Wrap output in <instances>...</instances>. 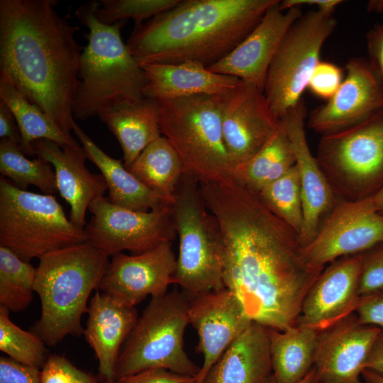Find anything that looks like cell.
<instances>
[{
    "instance_id": "5b68a950",
    "label": "cell",
    "mask_w": 383,
    "mask_h": 383,
    "mask_svg": "<svg viewBox=\"0 0 383 383\" xmlns=\"http://www.w3.org/2000/svg\"><path fill=\"white\" fill-rule=\"evenodd\" d=\"M99 2L89 1L75 15L85 26L87 45L81 56L79 79L74 117L84 121L106 107L123 101L144 99L147 76L123 43V21L112 25L99 21L96 15Z\"/></svg>"
},
{
    "instance_id": "d6a6232c",
    "label": "cell",
    "mask_w": 383,
    "mask_h": 383,
    "mask_svg": "<svg viewBox=\"0 0 383 383\" xmlns=\"http://www.w3.org/2000/svg\"><path fill=\"white\" fill-rule=\"evenodd\" d=\"M36 268L0 245V306L9 311L26 309L33 300Z\"/></svg>"
},
{
    "instance_id": "d4e9b609",
    "label": "cell",
    "mask_w": 383,
    "mask_h": 383,
    "mask_svg": "<svg viewBox=\"0 0 383 383\" xmlns=\"http://www.w3.org/2000/svg\"><path fill=\"white\" fill-rule=\"evenodd\" d=\"M272 374L269 329L252 321L223 352L202 383H267Z\"/></svg>"
},
{
    "instance_id": "52a82bcc",
    "label": "cell",
    "mask_w": 383,
    "mask_h": 383,
    "mask_svg": "<svg viewBox=\"0 0 383 383\" xmlns=\"http://www.w3.org/2000/svg\"><path fill=\"white\" fill-rule=\"evenodd\" d=\"M174 196L172 220L179 240L174 284L189 296L225 288L223 235L204 202L199 183L184 174Z\"/></svg>"
},
{
    "instance_id": "bcb514c9",
    "label": "cell",
    "mask_w": 383,
    "mask_h": 383,
    "mask_svg": "<svg viewBox=\"0 0 383 383\" xmlns=\"http://www.w3.org/2000/svg\"><path fill=\"white\" fill-rule=\"evenodd\" d=\"M365 369L383 375V329H381L365 364Z\"/></svg>"
},
{
    "instance_id": "7bdbcfd3",
    "label": "cell",
    "mask_w": 383,
    "mask_h": 383,
    "mask_svg": "<svg viewBox=\"0 0 383 383\" xmlns=\"http://www.w3.org/2000/svg\"><path fill=\"white\" fill-rule=\"evenodd\" d=\"M368 62L383 87V23H377L366 35Z\"/></svg>"
},
{
    "instance_id": "83f0119b",
    "label": "cell",
    "mask_w": 383,
    "mask_h": 383,
    "mask_svg": "<svg viewBox=\"0 0 383 383\" xmlns=\"http://www.w3.org/2000/svg\"><path fill=\"white\" fill-rule=\"evenodd\" d=\"M268 329L274 382H299L313 368L320 331L299 325Z\"/></svg>"
},
{
    "instance_id": "9a60e30c",
    "label": "cell",
    "mask_w": 383,
    "mask_h": 383,
    "mask_svg": "<svg viewBox=\"0 0 383 383\" xmlns=\"http://www.w3.org/2000/svg\"><path fill=\"white\" fill-rule=\"evenodd\" d=\"M177 257L172 242L139 254L112 256L99 289L122 303L135 306L147 296H161L174 284Z\"/></svg>"
},
{
    "instance_id": "8fae6325",
    "label": "cell",
    "mask_w": 383,
    "mask_h": 383,
    "mask_svg": "<svg viewBox=\"0 0 383 383\" xmlns=\"http://www.w3.org/2000/svg\"><path fill=\"white\" fill-rule=\"evenodd\" d=\"M331 13L318 10L303 13L286 33L269 67L264 94L281 119L301 100L320 61L326 40L336 27Z\"/></svg>"
},
{
    "instance_id": "ac0fdd59",
    "label": "cell",
    "mask_w": 383,
    "mask_h": 383,
    "mask_svg": "<svg viewBox=\"0 0 383 383\" xmlns=\"http://www.w3.org/2000/svg\"><path fill=\"white\" fill-rule=\"evenodd\" d=\"M361 266L362 253L329 263L306 294L296 325L322 331L354 313Z\"/></svg>"
},
{
    "instance_id": "4dcf8cb0",
    "label": "cell",
    "mask_w": 383,
    "mask_h": 383,
    "mask_svg": "<svg viewBox=\"0 0 383 383\" xmlns=\"http://www.w3.org/2000/svg\"><path fill=\"white\" fill-rule=\"evenodd\" d=\"M126 168L148 189L172 200L184 174L178 154L164 136L148 145Z\"/></svg>"
},
{
    "instance_id": "8992f818",
    "label": "cell",
    "mask_w": 383,
    "mask_h": 383,
    "mask_svg": "<svg viewBox=\"0 0 383 383\" xmlns=\"http://www.w3.org/2000/svg\"><path fill=\"white\" fill-rule=\"evenodd\" d=\"M158 101L159 127L178 154L184 174L199 183L233 178L218 96L196 95Z\"/></svg>"
},
{
    "instance_id": "b9f144b4",
    "label": "cell",
    "mask_w": 383,
    "mask_h": 383,
    "mask_svg": "<svg viewBox=\"0 0 383 383\" xmlns=\"http://www.w3.org/2000/svg\"><path fill=\"white\" fill-rule=\"evenodd\" d=\"M40 369L22 365L10 357H0V383H40Z\"/></svg>"
},
{
    "instance_id": "ee69618b",
    "label": "cell",
    "mask_w": 383,
    "mask_h": 383,
    "mask_svg": "<svg viewBox=\"0 0 383 383\" xmlns=\"http://www.w3.org/2000/svg\"><path fill=\"white\" fill-rule=\"evenodd\" d=\"M0 137L21 145L22 139L16 119L7 105L0 100Z\"/></svg>"
},
{
    "instance_id": "d6986e66",
    "label": "cell",
    "mask_w": 383,
    "mask_h": 383,
    "mask_svg": "<svg viewBox=\"0 0 383 383\" xmlns=\"http://www.w3.org/2000/svg\"><path fill=\"white\" fill-rule=\"evenodd\" d=\"M279 4L278 0L231 52L208 69L237 77L264 92L267 72L281 41L303 14L301 7L282 11Z\"/></svg>"
},
{
    "instance_id": "ab89813d",
    "label": "cell",
    "mask_w": 383,
    "mask_h": 383,
    "mask_svg": "<svg viewBox=\"0 0 383 383\" xmlns=\"http://www.w3.org/2000/svg\"><path fill=\"white\" fill-rule=\"evenodd\" d=\"M355 312L360 323L383 329V288L361 296Z\"/></svg>"
},
{
    "instance_id": "836d02e7",
    "label": "cell",
    "mask_w": 383,
    "mask_h": 383,
    "mask_svg": "<svg viewBox=\"0 0 383 383\" xmlns=\"http://www.w3.org/2000/svg\"><path fill=\"white\" fill-rule=\"evenodd\" d=\"M257 196L272 213L301 235L304 216L300 179L296 165L264 187Z\"/></svg>"
},
{
    "instance_id": "603a6c76",
    "label": "cell",
    "mask_w": 383,
    "mask_h": 383,
    "mask_svg": "<svg viewBox=\"0 0 383 383\" xmlns=\"http://www.w3.org/2000/svg\"><path fill=\"white\" fill-rule=\"evenodd\" d=\"M87 313L84 334L98 360L99 376L105 382H113L121 347L138 320L137 310L96 291Z\"/></svg>"
},
{
    "instance_id": "4fadbf2b",
    "label": "cell",
    "mask_w": 383,
    "mask_h": 383,
    "mask_svg": "<svg viewBox=\"0 0 383 383\" xmlns=\"http://www.w3.org/2000/svg\"><path fill=\"white\" fill-rule=\"evenodd\" d=\"M218 99L224 143L235 169L272 138L281 119L272 111L264 92L243 80Z\"/></svg>"
},
{
    "instance_id": "8d00e7d4",
    "label": "cell",
    "mask_w": 383,
    "mask_h": 383,
    "mask_svg": "<svg viewBox=\"0 0 383 383\" xmlns=\"http://www.w3.org/2000/svg\"><path fill=\"white\" fill-rule=\"evenodd\" d=\"M40 383H99L91 374L78 369L65 357H48L41 370Z\"/></svg>"
},
{
    "instance_id": "c3c4849f",
    "label": "cell",
    "mask_w": 383,
    "mask_h": 383,
    "mask_svg": "<svg viewBox=\"0 0 383 383\" xmlns=\"http://www.w3.org/2000/svg\"><path fill=\"white\" fill-rule=\"evenodd\" d=\"M362 375L367 383H383V375L371 370H364Z\"/></svg>"
},
{
    "instance_id": "816d5d0a",
    "label": "cell",
    "mask_w": 383,
    "mask_h": 383,
    "mask_svg": "<svg viewBox=\"0 0 383 383\" xmlns=\"http://www.w3.org/2000/svg\"><path fill=\"white\" fill-rule=\"evenodd\" d=\"M105 383H113V382H105Z\"/></svg>"
},
{
    "instance_id": "277c9868",
    "label": "cell",
    "mask_w": 383,
    "mask_h": 383,
    "mask_svg": "<svg viewBox=\"0 0 383 383\" xmlns=\"http://www.w3.org/2000/svg\"><path fill=\"white\" fill-rule=\"evenodd\" d=\"M39 260L33 288L40 299L41 314L33 332L53 347L68 335L84 333L81 319L87 313L90 294L99 289L107 270L109 256L86 242Z\"/></svg>"
},
{
    "instance_id": "f907efd6",
    "label": "cell",
    "mask_w": 383,
    "mask_h": 383,
    "mask_svg": "<svg viewBox=\"0 0 383 383\" xmlns=\"http://www.w3.org/2000/svg\"><path fill=\"white\" fill-rule=\"evenodd\" d=\"M267 383H275L272 374ZM298 383H316V377L314 368H313L311 371Z\"/></svg>"
},
{
    "instance_id": "2e32d148",
    "label": "cell",
    "mask_w": 383,
    "mask_h": 383,
    "mask_svg": "<svg viewBox=\"0 0 383 383\" xmlns=\"http://www.w3.org/2000/svg\"><path fill=\"white\" fill-rule=\"evenodd\" d=\"M189 320L199 337L203 363L196 377L202 383L211 367L252 321L238 298L223 288L189 296Z\"/></svg>"
},
{
    "instance_id": "44dd1931",
    "label": "cell",
    "mask_w": 383,
    "mask_h": 383,
    "mask_svg": "<svg viewBox=\"0 0 383 383\" xmlns=\"http://www.w3.org/2000/svg\"><path fill=\"white\" fill-rule=\"evenodd\" d=\"M306 115L305 104L301 99L281 118L292 144L300 179L304 221L299 239L302 247L313 240L338 202L316 157L310 151L305 131Z\"/></svg>"
},
{
    "instance_id": "3957f363",
    "label": "cell",
    "mask_w": 383,
    "mask_h": 383,
    "mask_svg": "<svg viewBox=\"0 0 383 383\" xmlns=\"http://www.w3.org/2000/svg\"><path fill=\"white\" fill-rule=\"evenodd\" d=\"M278 0H183L135 25L127 46L139 65L195 62L209 67L231 52Z\"/></svg>"
},
{
    "instance_id": "f35d334b",
    "label": "cell",
    "mask_w": 383,
    "mask_h": 383,
    "mask_svg": "<svg viewBox=\"0 0 383 383\" xmlns=\"http://www.w3.org/2000/svg\"><path fill=\"white\" fill-rule=\"evenodd\" d=\"M343 70L330 62L319 61L309 81L308 88L316 96L329 100L343 82Z\"/></svg>"
},
{
    "instance_id": "30bf717a",
    "label": "cell",
    "mask_w": 383,
    "mask_h": 383,
    "mask_svg": "<svg viewBox=\"0 0 383 383\" xmlns=\"http://www.w3.org/2000/svg\"><path fill=\"white\" fill-rule=\"evenodd\" d=\"M316 160L338 201L367 199L383 187V109L322 135Z\"/></svg>"
},
{
    "instance_id": "6da1fadb",
    "label": "cell",
    "mask_w": 383,
    "mask_h": 383,
    "mask_svg": "<svg viewBox=\"0 0 383 383\" xmlns=\"http://www.w3.org/2000/svg\"><path fill=\"white\" fill-rule=\"evenodd\" d=\"M199 190L222 232L225 288L252 321L280 331L296 326L324 268L311 267L297 233L234 178L199 183Z\"/></svg>"
},
{
    "instance_id": "1f68e13d",
    "label": "cell",
    "mask_w": 383,
    "mask_h": 383,
    "mask_svg": "<svg viewBox=\"0 0 383 383\" xmlns=\"http://www.w3.org/2000/svg\"><path fill=\"white\" fill-rule=\"evenodd\" d=\"M0 173L23 190L32 185L46 194L58 192L52 165L40 157L28 159L19 144L6 138L0 142Z\"/></svg>"
},
{
    "instance_id": "74e56055",
    "label": "cell",
    "mask_w": 383,
    "mask_h": 383,
    "mask_svg": "<svg viewBox=\"0 0 383 383\" xmlns=\"http://www.w3.org/2000/svg\"><path fill=\"white\" fill-rule=\"evenodd\" d=\"M383 288V242L362 252L360 296Z\"/></svg>"
},
{
    "instance_id": "484cf974",
    "label": "cell",
    "mask_w": 383,
    "mask_h": 383,
    "mask_svg": "<svg viewBox=\"0 0 383 383\" xmlns=\"http://www.w3.org/2000/svg\"><path fill=\"white\" fill-rule=\"evenodd\" d=\"M97 116L119 142L126 167L148 145L162 136L158 101L153 99L118 102L103 109Z\"/></svg>"
},
{
    "instance_id": "ffe728a7",
    "label": "cell",
    "mask_w": 383,
    "mask_h": 383,
    "mask_svg": "<svg viewBox=\"0 0 383 383\" xmlns=\"http://www.w3.org/2000/svg\"><path fill=\"white\" fill-rule=\"evenodd\" d=\"M380 330L360 323L352 313L320 331L313 366L316 383H362L360 376Z\"/></svg>"
},
{
    "instance_id": "cb8c5ba5",
    "label": "cell",
    "mask_w": 383,
    "mask_h": 383,
    "mask_svg": "<svg viewBox=\"0 0 383 383\" xmlns=\"http://www.w3.org/2000/svg\"><path fill=\"white\" fill-rule=\"evenodd\" d=\"M141 67L148 79L144 97L157 101L196 95L221 96L241 82L237 77L213 72L195 62L152 63Z\"/></svg>"
},
{
    "instance_id": "e0dca14e",
    "label": "cell",
    "mask_w": 383,
    "mask_h": 383,
    "mask_svg": "<svg viewBox=\"0 0 383 383\" xmlns=\"http://www.w3.org/2000/svg\"><path fill=\"white\" fill-rule=\"evenodd\" d=\"M335 94L313 110L308 127L322 135L357 124L383 109V87L367 60L350 58Z\"/></svg>"
},
{
    "instance_id": "ba28073f",
    "label": "cell",
    "mask_w": 383,
    "mask_h": 383,
    "mask_svg": "<svg viewBox=\"0 0 383 383\" xmlns=\"http://www.w3.org/2000/svg\"><path fill=\"white\" fill-rule=\"evenodd\" d=\"M189 304V295L182 290L151 298L124 343L115 380L151 368L196 378L201 367L189 357L184 345Z\"/></svg>"
},
{
    "instance_id": "7c38bea8",
    "label": "cell",
    "mask_w": 383,
    "mask_h": 383,
    "mask_svg": "<svg viewBox=\"0 0 383 383\" xmlns=\"http://www.w3.org/2000/svg\"><path fill=\"white\" fill-rule=\"evenodd\" d=\"M172 204L140 211L119 206L109 198L99 196L88 209L92 216L84 228L87 241L109 257L124 250L139 254L172 242L177 235Z\"/></svg>"
},
{
    "instance_id": "4316f807",
    "label": "cell",
    "mask_w": 383,
    "mask_h": 383,
    "mask_svg": "<svg viewBox=\"0 0 383 383\" xmlns=\"http://www.w3.org/2000/svg\"><path fill=\"white\" fill-rule=\"evenodd\" d=\"M73 132L87 153L88 159L99 169L108 186L109 201L126 209L148 211L174 200L154 192L141 183L122 164L100 149L75 123Z\"/></svg>"
},
{
    "instance_id": "5bb4252c",
    "label": "cell",
    "mask_w": 383,
    "mask_h": 383,
    "mask_svg": "<svg viewBox=\"0 0 383 383\" xmlns=\"http://www.w3.org/2000/svg\"><path fill=\"white\" fill-rule=\"evenodd\" d=\"M383 242V215L366 209L359 201H338L313 238L301 247L306 263L323 269L333 261L362 253Z\"/></svg>"
},
{
    "instance_id": "f6af8a7d",
    "label": "cell",
    "mask_w": 383,
    "mask_h": 383,
    "mask_svg": "<svg viewBox=\"0 0 383 383\" xmlns=\"http://www.w3.org/2000/svg\"><path fill=\"white\" fill-rule=\"evenodd\" d=\"M343 2L341 0H284L279 1V6L282 11H286L304 5L313 6L318 11L333 14L335 8Z\"/></svg>"
},
{
    "instance_id": "681fc988",
    "label": "cell",
    "mask_w": 383,
    "mask_h": 383,
    "mask_svg": "<svg viewBox=\"0 0 383 383\" xmlns=\"http://www.w3.org/2000/svg\"><path fill=\"white\" fill-rule=\"evenodd\" d=\"M369 12L383 13V0H371L367 3Z\"/></svg>"
},
{
    "instance_id": "7402d4cb",
    "label": "cell",
    "mask_w": 383,
    "mask_h": 383,
    "mask_svg": "<svg viewBox=\"0 0 383 383\" xmlns=\"http://www.w3.org/2000/svg\"><path fill=\"white\" fill-rule=\"evenodd\" d=\"M33 146L37 157L52 165L57 190L70 206V221L84 228L86 211L90 204L108 190L104 177L87 168L85 161L88 155L81 144L61 146L40 139L35 141Z\"/></svg>"
},
{
    "instance_id": "9c48e42d",
    "label": "cell",
    "mask_w": 383,
    "mask_h": 383,
    "mask_svg": "<svg viewBox=\"0 0 383 383\" xmlns=\"http://www.w3.org/2000/svg\"><path fill=\"white\" fill-rule=\"evenodd\" d=\"M86 242L84 229L67 218L52 194L23 190L0 177V245L30 262Z\"/></svg>"
},
{
    "instance_id": "7dc6e473",
    "label": "cell",
    "mask_w": 383,
    "mask_h": 383,
    "mask_svg": "<svg viewBox=\"0 0 383 383\" xmlns=\"http://www.w3.org/2000/svg\"><path fill=\"white\" fill-rule=\"evenodd\" d=\"M359 202L365 209L383 215V187L372 196Z\"/></svg>"
},
{
    "instance_id": "e575fe53",
    "label": "cell",
    "mask_w": 383,
    "mask_h": 383,
    "mask_svg": "<svg viewBox=\"0 0 383 383\" xmlns=\"http://www.w3.org/2000/svg\"><path fill=\"white\" fill-rule=\"evenodd\" d=\"M9 312L0 306V350L22 365L42 369L48 358L46 344L34 332L26 331L14 324Z\"/></svg>"
},
{
    "instance_id": "f546056e",
    "label": "cell",
    "mask_w": 383,
    "mask_h": 383,
    "mask_svg": "<svg viewBox=\"0 0 383 383\" xmlns=\"http://www.w3.org/2000/svg\"><path fill=\"white\" fill-rule=\"evenodd\" d=\"M295 164L292 144L281 119L276 133L252 158L235 169L233 178L257 194L267 185L286 174Z\"/></svg>"
},
{
    "instance_id": "7a4b0ae2",
    "label": "cell",
    "mask_w": 383,
    "mask_h": 383,
    "mask_svg": "<svg viewBox=\"0 0 383 383\" xmlns=\"http://www.w3.org/2000/svg\"><path fill=\"white\" fill-rule=\"evenodd\" d=\"M57 2L0 1V72L72 137L82 49L79 27L57 13Z\"/></svg>"
},
{
    "instance_id": "60d3db41",
    "label": "cell",
    "mask_w": 383,
    "mask_h": 383,
    "mask_svg": "<svg viewBox=\"0 0 383 383\" xmlns=\"http://www.w3.org/2000/svg\"><path fill=\"white\" fill-rule=\"evenodd\" d=\"M113 383H196L192 376L163 368H151L116 379Z\"/></svg>"
},
{
    "instance_id": "f1b7e54d",
    "label": "cell",
    "mask_w": 383,
    "mask_h": 383,
    "mask_svg": "<svg viewBox=\"0 0 383 383\" xmlns=\"http://www.w3.org/2000/svg\"><path fill=\"white\" fill-rule=\"evenodd\" d=\"M0 100L7 105L16 119L21 135V148L27 156L35 155L33 143L40 139L61 146L80 145L72 136L66 135L40 107L29 101L4 72H0Z\"/></svg>"
},
{
    "instance_id": "d590c367",
    "label": "cell",
    "mask_w": 383,
    "mask_h": 383,
    "mask_svg": "<svg viewBox=\"0 0 383 383\" xmlns=\"http://www.w3.org/2000/svg\"><path fill=\"white\" fill-rule=\"evenodd\" d=\"M180 0H101L96 11L100 22L112 25L131 18L135 25L177 5Z\"/></svg>"
}]
</instances>
